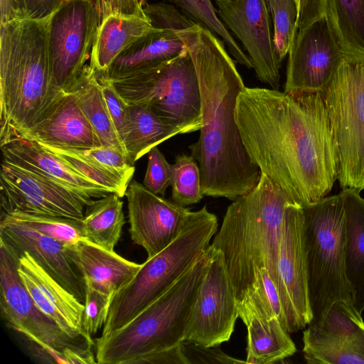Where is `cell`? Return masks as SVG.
<instances>
[{
  "label": "cell",
  "instance_id": "cell-16",
  "mask_svg": "<svg viewBox=\"0 0 364 364\" xmlns=\"http://www.w3.org/2000/svg\"><path fill=\"white\" fill-rule=\"evenodd\" d=\"M303 354L310 364H364V321L352 304L338 301L303 332Z\"/></svg>",
  "mask_w": 364,
  "mask_h": 364
},
{
  "label": "cell",
  "instance_id": "cell-31",
  "mask_svg": "<svg viewBox=\"0 0 364 364\" xmlns=\"http://www.w3.org/2000/svg\"><path fill=\"white\" fill-rule=\"evenodd\" d=\"M80 223L85 240L114 251L125 224L121 197L110 193L96 199L92 204L86 207Z\"/></svg>",
  "mask_w": 364,
  "mask_h": 364
},
{
  "label": "cell",
  "instance_id": "cell-40",
  "mask_svg": "<svg viewBox=\"0 0 364 364\" xmlns=\"http://www.w3.org/2000/svg\"><path fill=\"white\" fill-rule=\"evenodd\" d=\"M172 165L157 146L148 153V164L143 185L155 194L164 196L166 188L171 185Z\"/></svg>",
  "mask_w": 364,
  "mask_h": 364
},
{
  "label": "cell",
  "instance_id": "cell-48",
  "mask_svg": "<svg viewBox=\"0 0 364 364\" xmlns=\"http://www.w3.org/2000/svg\"><path fill=\"white\" fill-rule=\"evenodd\" d=\"M19 3H20V5L23 9V14H24V11H23V0H18ZM25 18V17H24Z\"/></svg>",
  "mask_w": 364,
  "mask_h": 364
},
{
  "label": "cell",
  "instance_id": "cell-41",
  "mask_svg": "<svg viewBox=\"0 0 364 364\" xmlns=\"http://www.w3.org/2000/svg\"><path fill=\"white\" fill-rule=\"evenodd\" d=\"M180 347L186 358L187 364L246 363V361L236 359L225 353L219 346L207 347L185 340L180 343Z\"/></svg>",
  "mask_w": 364,
  "mask_h": 364
},
{
  "label": "cell",
  "instance_id": "cell-30",
  "mask_svg": "<svg viewBox=\"0 0 364 364\" xmlns=\"http://www.w3.org/2000/svg\"><path fill=\"white\" fill-rule=\"evenodd\" d=\"M180 134L179 130L162 121L149 109L129 105L122 142L127 157L134 164L152 148Z\"/></svg>",
  "mask_w": 364,
  "mask_h": 364
},
{
  "label": "cell",
  "instance_id": "cell-24",
  "mask_svg": "<svg viewBox=\"0 0 364 364\" xmlns=\"http://www.w3.org/2000/svg\"><path fill=\"white\" fill-rule=\"evenodd\" d=\"M239 317L247 329L246 363L272 364L294 355L296 348L277 316L237 303Z\"/></svg>",
  "mask_w": 364,
  "mask_h": 364
},
{
  "label": "cell",
  "instance_id": "cell-4",
  "mask_svg": "<svg viewBox=\"0 0 364 364\" xmlns=\"http://www.w3.org/2000/svg\"><path fill=\"white\" fill-rule=\"evenodd\" d=\"M49 17L0 24V145L22 137L65 93L51 80Z\"/></svg>",
  "mask_w": 364,
  "mask_h": 364
},
{
  "label": "cell",
  "instance_id": "cell-19",
  "mask_svg": "<svg viewBox=\"0 0 364 364\" xmlns=\"http://www.w3.org/2000/svg\"><path fill=\"white\" fill-rule=\"evenodd\" d=\"M0 240L17 252H27L57 282L85 303V283L67 255L66 244L4 218L0 220Z\"/></svg>",
  "mask_w": 364,
  "mask_h": 364
},
{
  "label": "cell",
  "instance_id": "cell-32",
  "mask_svg": "<svg viewBox=\"0 0 364 364\" xmlns=\"http://www.w3.org/2000/svg\"><path fill=\"white\" fill-rule=\"evenodd\" d=\"M173 4L195 23L215 34L224 43L237 63L252 68L250 59L220 19L212 0H164Z\"/></svg>",
  "mask_w": 364,
  "mask_h": 364
},
{
  "label": "cell",
  "instance_id": "cell-7",
  "mask_svg": "<svg viewBox=\"0 0 364 364\" xmlns=\"http://www.w3.org/2000/svg\"><path fill=\"white\" fill-rule=\"evenodd\" d=\"M302 207L309 323H316L336 302L352 304L346 274L345 209L340 193Z\"/></svg>",
  "mask_w": 364,
  "mask_h": 364
},
{
  "label": "cell",
  "instance_id": "cell-3",
  "mask_svg": "<svg viewBox=\"0 0 364 364\" xmlns=\"http://www.w3.org/2000/svg\"><path fill=\"white\" fill-rule=\"evenodd\" d=\"M293 200L265 174L228 207L210 248L222 253L237 303L266 268L279 291L289 333L300 330L278 272L286 210Z\"/></svg>",
  "mask_w": 364,
  "mask_h": 364
},
{
  "label": "cell",
  "instance_id": "cell-22",
  "mask_svg": "<svg viewBox=\"0 0 364 364\" xmlns=\"http://www.w3.org/2000/svg\"><path fill=\"white\" fill-rule=\"evenodd\" d=\"M21 138L62 148L102 146L91 124L70 92L63 93Z\"/></svg>",
  "mask_w": 364,
  "mask_h": 364
},
{
  "label": "cell",
  "instance_id": "cell-18",
  "mask_svg": "<svg viewBox=\"0 0 364 364\" xmlns=\"http://www.w3.org/2000/svg\"><path fill=\"white\" fill-rule=\"evenodd\" d=\"M17 254L18 274L39 309L71 338L92 341L82 327L84 304L57 282L27 252Z\"/></svg>",
  "mask_w": 364,
  "mask_h": 364
},
{
  "label": "cell",
  "instance_id": "cell-2",
  "mask_svg": "<svg viewBox=\"0 0 364 364\" xmlns=\"http://www.w3.org/2000/svg\"><path fill=\"white\" fill-rule=\"evenodd\" d=\"M176 33L200 86L202 125L198 141L188 148L200 168L203 193L235 200L250 191L262 174L245 149L235 119L243 80L224 43L210 30L196 23Z\"/></svg>",
  "mask_w": 364,
  "mask_h": 364
},
{
  "label": "cell",
  "instance_id": "cell-45",
  "mask_svg": "<svg viewBox=\"0 0 364 364\" xmlns=\"http://www.w3.org/2000/svg\"><path fill=\"white\" fill-rule=\"evenodd\" d=\"M62 0H23L24 17L40 19L48 17Z\"/></svg>",
  "mask_w": 364,
  "mask_h": 364
},
{
  "label": "cell",
  "instance_id": "cell-8",
  "mask_svg": "<svg viewBox=\"0 0 364 364\" xmlns=\"http://www.w3.org/2000/svg\"><path fill=\"white\" fill-rule=\"evenodd\" d=\"M107 80L129 105L149 109L181 134L200 130V86L186 48L178 55L141 72Z\"/></svg>",
  "mask_w": 364,
  "mask_h": 364
},
{
  "label": "cell",
  "instance_id": "cell-35",
  "mask_svg": "<svg viewBox=\"0 0 364 364\" xmlns=\"http://www.w3.org/2000/svg\"><path fill=\"white\" fill-rule=\"evenodd\" d=\"M273 41L280 65L289 53L296 31L298 7L296 0H269Z\"/></svg>",
  "mask_w": 364,
  "mask_h": 364
},
{
  "label": "cell",
  "instance_id": "cell-29",
  "mask_svg": "<svg viewBox=\"0 0 364 364\" xmlns=\"http://www.w3.org/2000/svg\"><path fill=\"white\" fill-rule=\"evenodd\" d=\"M324 11L345 60L364 61V0H324Z\"/></svg>",
  "mask_w": 364,
  "mask_h": 364
},
{
  "label": "cell",
  "instance_id": "cell-28",
  "mask_svg": "<svg viewBox=\"0 0 364 364\" xmlns=\"http://www.w3.org/2000/svg\"><path fill=\"white\" fill-rule=\"evenodd\" d=\"M68 92L76 99L101 145L116 149L127 156L105 103L98 75L89 65H85Z\"/></svg>",
  "mask_w": 364,
  "mask_h": 364
},
{
  "label": "cell",
  "instance_id": "cell-11",
  "mask_svg": "<svg viewBox=\"0 0 364 364\" xmlns=\"http://www.w3.org/2000/svg\"><path fill=\"white\" fill-rule=\"evenodd\" d=\"M18 261L15 250L0 240V309L6 324L44 348L92 352L93 341L71 338L36 305L18 274Z\"/></svg>",
  "mask_w": 364,
  "mask_h": 364
},
{
  "label": "cell",
  "instance_id": "cell-33",
  "mask_svg": "<svg viewBox=\"0 0 364 364\" xmlns=\"http://www.w3.org/2000/svg\"><path fill=\"white\" fill-rule=\"evenodd\" d=\"M1 218L29 227L66 245L85 240L80 220L21 211L1 212Z\"/></svg>",
  "mask_w": 364,
  "mask_h": 364
},
{
  "label": "cell",
  "instance_id": "cell-25",
  "mask_svg": "<svg viewBox=\"0 0 364 364\" xmlns=\"http://www.w3.org/2000/svg\"><path fill=\"white\" fill-rule=\"evenodd\" d=\"M184 50L185 45L176 32L156 29L128 46L105 73L97 75L109 80L124 77L171 59Z\"/></svg>",
  "mask_w": 364,
  "mask_h": 364
},
{
  "label": "cell",
  "instance_id": "cell-42",
  "mask_svg": "<svg viewBox=\"0 0 364 364\" xmlns=\"http://www.w3.org/2000/svg\"><path fill=\"white\" fill-rule=\"evenodd\" d=\"M98 78L109 113L122 141L127 126L129 105L108 80L99 76Z\"/></svg>",
  "mask_w": 364,
  "mask_h": 364
},
{
  "label": "cell",
  "instance_id": "cell-1",
  "mask_svg": "<svg viewBox=\"0 0 364 364\" xmlns=\"http://www.w3.org/2000/svg\"><path fill=\"white\" fill-rule=\"evenodd\" d=\"M235 119L251 160L293 201L304 206L328 195L337 173L322 92L245 87Z\"/></svg>",
  "mask_w": 364,
  "mask_h": 364
},
{
  "label": "cell",
  "instance_id": "cell-14",
  "mask_svg": "<svg viewBox=\"0 0 364 364\" xmlns=\"http://www.w3.org/2000/svg\"><path fill=\"white\" fill-rule=\"evenodd\" d=\"M344 60L326 16L296 29L288 53L284 92H322Z\"/></svg>",
  "mask_w": 364,
  "mask_h": 364
},
{
  "label": "cell",
  "instance_id": "cell-9",
  "mask_svg": "<svg viewBox=\"0 0 364 364\" xmlns=\"http://www.w3.org/2000/svg\"><path fill=\"white\" fill-rule=\"evenodd\" d=\"M342 189H364V61L343 60L322 92Z\"/></svg>",
  "mask_w": 364,
  "mask_h": 364
},
{
  "label": "cell",
  "instance_id": "cell-12",
  "mask_svg": "<svg viewBox=\"0 0 364 364\" xmlns=\"http://www.w3.org/2000/svg\"><path fill=\"white\" fill-rule=\"evenodd\" d=\"M239 317L237 300L222 253L209 247V261L200 285L184 341L204 346L228 341Z\"/></svg>",
  "mask_w": 364,
  "mask_h": 364
},
{
  "label": "cell",
  "instance_id": "cell-17",
  "mask_svg": "<svg viewBox=\"0 0 364 364\" xmlns=\"http://www.w3.org/2000/svg\"><path fill=\"white\" fill-rule=\"evenodd\" d=\"M127 200L129 233L151 258L168 246L181 233L191 210L165 199L132 180Z\"/></svg>",
  "mask_w": 364,
  "mask_h": 364
},
{
  "label": "cell",
  "instance_id": "cell-23",
  "mask_svg": "<svg viewBox=\"0 0 364 364\" xmlns=\"http://www.w3.org/2000/svg\"><path fill=\"white\" fill-rule=\"evenodd\" d=\"M65 251L85 283L112 299L134 278L141 266L87 240L65 245Z\"/></svg>",
  "mask_w": 364,
  "mask_h": 364
},
{
  "label": "cell",
  "instance_id": "cell-49",
  "mask_svg": "<svg viewBox=\"0 0 364 364\" xmlns=\"http://www.w3.org/2000/svg\"><path fill=\"white\" fill-rule=\"evenodd\" d=\"M266 1H267V6H268V7H269V0H266Z\"/></svg>",
  "mask_w": 364,
  "mask_h": 364
},
{
  "label": "cell",
  "instance_id": "cell-38",
  "mask_svg": "<svg viewBox=\"0 0 364 364\" xmlns=\"http://www.w3.org/2000/svg\"><path fill=\"white\" fill-rule=\"evenodd\" d=\"M112 297L85 283L82 327L88 336L96 333L106 322Z\"/></svg>",
  "mask_w": 364,
  "mask_h": 364
},
{
  "label": "cell",
  "instance_id": "cell-10",
  "mask_svg": "<svg viewBox=\"0 0 364 364\" xmlns=\"http://www.w3.org/2000/svg\"><path fill=\"white\" fill-rule=\"evenodd\" d=\"M98 27L92 0H62L48 25L51 80L59 91L68 92L81 74L90 54Z\"/></svg>",
  "mask_w": 364,
  "mask_h": 364
},
{
  "label": "cell",
  "instance_id": "cell-13",
  "mask_svg": "<svg viewBox=\"0 0 364 364\" xmlns=\"http://www.w3.org/2000/svg\"><path fill=\"white\" fill-rule=\"evenodd\" d=\"M1 212L21 211L80 220L96 199L82 197L40 174L2 159Z\"/></svg>",
  "mask_w": 364,
  "mask_h": 364
},
{
  "label": "cell",
  "instance_id": "cell-50",
  "mask_svg": "<svg viewBox=\"0 0 364 364\" xmlns=\"http://www.w3.org/2000/svg\"><path fill=\"white\" fill-rule=\"evenodd\" d=\"M296 3H298V0H296Z\"/></svg>",
  "mask_w": 364,
  "mask_h": 364
},
{
  "label": "cell",
  "instance_id": "cell-27",
  "mask_svg": "<svg viewBox=\"0 0 364 364\" xmlns=\"http://www.w3.org/2000/svg\"><path fill=\"white\" fill-rule=\"evenodd\" d=\"M346 215V274L355 309L364 311V198L346 188L339 193Z\"/></svg>",
  "mask_w": 364,
  "mask_h": 364
},
{
  "label": "cell",
  "instance_id": "cell-36",
  "mask_svg": "<svg viewBox=\"0 0 364 364\" xmlns=\"http://www.w3.org/2000/svg\"><path fill=\"white\" fill-rule=\"evenodd\" d=\"M38 144L46 149L58 155L77 172L95 183L104 187L112 193H115L121 198L125 196V193L130 182L124 178L111 171L95 166L70 153L63 148L41 143Z\"/></svg>",
  "mask_w": 364,
  "mask_h": 364
},
{
  "label": "cell",
  "instance_id": "cell-44",
  "mask_svg": "<svg viewBox=\"0 0 364 364\" xmlns=\"http://www.w3.org/2000/svg\"><path fill=\"white\" fill-rule=\"evenodd\" d=\"M296 29L301 30L325 16L324 0H298Z\"/></svg>",
  "mask_w": 364,
  "mask_h": 364
},
{
  "label": "cell",
  "instance_id": "cell-47",
  "mask_svg": "<svg viewBox=\"0 0 364 364\" xmlns=\"http://www.w3.org/2000/svg\"><path fill=\"white\" fill-rule=\"evenodd\" d=\"M24 18L18 0H0V24Z\"/></svg>",
  "mask_w": 364,
  "mask_h": 364
},
{
  "label": "cell",
  "instance_id": "cell-26",
  "mask_svg": "<svg viewBox=\"0 0 364 364\" xmlns=\"http://www.w3.org/2000/svg\"><path fill=\"white\" fill-rule=\"evenodd\" d=\"M155 28L148 17L110 14L98 21L89 65L105 73L117 56L138 38Z\"/></svg>",
  "mask_w": 364,
  "mask_h": 364
},
{
  "label": "cell",
  "instance_id": "cell-5",
  "mask_svg": "<svg viewBox=\"0 0 364 364\" xmlns=\"http://www.w3.org/2000/svg\"><path fill=\"white\" fill-rule=\"evenodd\" d=\"M209 249L162 296L119 329L96 339L100 364H139L145 357L184 341Z\"/></svg>",
  "mask_w": 364,
  "mask_h": 364
},
{
  "label": "cell",
  "instance_id": "cell-21",
  "mask_svg": "<svg viewBox=\"0 0 364 364\" xmlns=\"http://www.w3.org/2000/svg\"><path fill=\"white\" fill-rule=\"evenodd\" d=\"M0 146L3 160L34 171L82 197L98 199L112 193L36 141L16 138Z\"/></svg>",
  "mask_w": 364,
  "mask_h": 364
},
{
  "label": "cell",
  "instance_id": "cell-46",
  "mask_svg": "<svg viewBox=\"0 0 364 364\" xmlns=\"http://www.w3.org/2000/svg\"><path fill=\"white\" fill-rule=\"evenodd\" d=\"M187 364L180 344L172 348L151 354L143 358L139 364Z\"/></svg>",
  "mask_w": 364,
  "mask_h": 364
},
{
  "label": "cell",
  "instance_id": "cell-6",
  "mask_svg": "<svg viewBox=\"0 0 364 364\" xmlns=\"http://www.w3.org/2000/svg\"><path fill=\"white\" fill-rule=\"evenodd\" d=\"M218 227L216 215L206 205L191 211L179 235L147 258L134 278L114 296L101 336L126 325L166 293L208 250Z\"/></svg>",
  "mask_w": 364,
  "mask_h": 364
},
{
  "label": "cell",
  "instance_id": "cell-39",
  "mask_svg": "<svg viewBox=\"0 0 364 364\" xmlns=\"http://www.w3.org/2000/svg\"><path fill=\"white\" fill-rule=\"evenodd\" d=\"M144 10L152 26L157 29L178 32L196 24L178 8L168 3L146 4Z\"/></svg>",
  "mask_w": 364,
  "mask_h": 364
},
{
  "label": "cell",
  "instance_id": "cell-34",
  "mask_svg": "<svg viewBox=\"0 0 364 364\" xmlns=\"http://www.w3.org/2000/svg\"><path fill=\"white\" fill-rule=\"evenodd\" d=\"M170 186L171 200L181 206L197 203L203 198L200 168L192 156L176 157Z\"/></svg>",
  "mask_w": 364,
  "mask_h": 364
},
{
  "label": "cell",
  "instance_id": "cell-43",
  "mask_svg": "<svg viewBox=\"0 0 364 364\" xmlns=\"http://www.w3.org/2000/svg\"><path fill=\"white\" fill-rule=\"evenodd\" d=\"M97 12L98 21L110 14L147 17L141 0H92Z\"/></svg>",
  "mask_w": 364,
  "mask_h": 364
},
{
  "label": "cell",
  "instance_id": "cell-20",
  "mask_svg": "<svg viewBox=\"0 0 364 364\" xmlns=\"http://www.w3.org/2000/svg\"><path fill=\"white\" fill-rule=\"evenodd\" d=\"M303 207L291 202L286 210L279 246L278 272L299 327L311 321L303 244Z\"/></svg>",
  "mask_w": 364,
  "mask_h": 364
},
{
  "label": "cell",
  "instance_id": "cell-37",
  "mask_svg": "<svg viewBox=\"0 0 364 364\" xmlns=\"http://www.w3.org/2000/svg\"><path fill=\"white\" fill-rule=\"evenodd\" d=\"M63 149L95 166L112 172L129 182L132 179L135 171L134 164L126 154L116 149L105 146Z\"/></svg>",
  "mask_w": 364,
  "mask_h": 364
},
{
  "label": "cell",
  "instance_id": "cell-15",
  "mask_svg": "<svg viewBox=\"0 0 364 364\" xmlns=\"http://www.w3.org/2000/svg\"><path fill=\"white\" fill-rule=\"evenodd\" d=\"M218 16L242 44L257 79L279 90L280 68L266 0H215Z\"/></svg>",
  "mask_w": 364,
  "mask_h": 364
},
{
  "label": "cell",
  "instance_id": "cell-51",
  "mask_svg": "<svg viewBox=\"0 0 364 364\" xmlns=\"http://www.w3.org/2000/svg\"><path fill=\"white\" fill-rule=\"evenodd\" d=\"M142 2L144 1V0H141Z\"/></svg>",
  "mask_w": 364,
  "mask_h": 364
}]
</instances>
